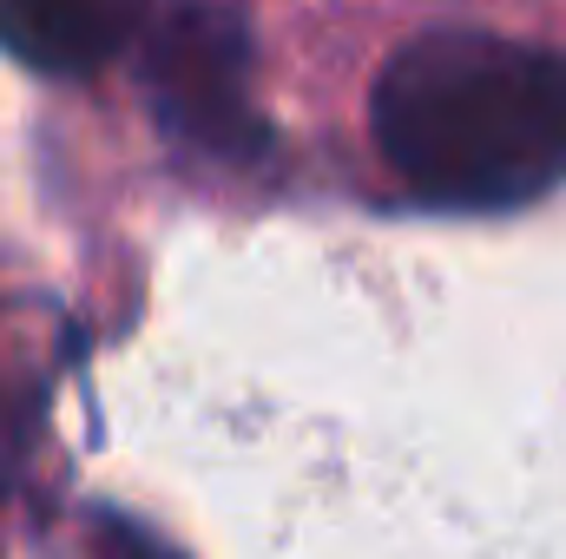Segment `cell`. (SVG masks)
I'll list each match as a JSON object with an SVG mask.
<instances>
[{"mask_svg":"<svg viewBox=\"0 0 566 559\" xmlns=\"http://www.w3.org/2000/svg\"><path fill=\"white\" fill-rule=\"evenodd\" d=\"M389 171L441 211H514L566 184V53L481 27L416 33L369 93Z\"/></svg>","mask_w":566,"mask_h":559,"instance_id":"1","label":"cell"},{"mask_svg":"<svg viewBox=\"0 0 566 559\" xmlns=\"http://www.w3.org/2000/svg\"><path fill=\"white\" fill-rule=\"evenodd\" d=\"M145 99L171 139L205 158L251 165L271 151V126L251 99V27L224 0H178L145 27Z\"/></svg>","mask_w":566,"mask_h":559,"instance_id":"2","label":"cell"},{"mask_svg":"<svg viewBox=\"0 0 566 559\" xmlns=\"http://www.w3.org/2000/svg\"><path fill=\"white\" fill-rule=\"evenodd\" d=\"M133 40L139 0H0V46L46 80H86Z\"/></svg>","mask_w":566,"mask_h":559,"instance_id":"3","label":"cell"},{"mask_svg":"<svg viewBox=\"0 0 566 559\" xmlns=\"http://www.w3.org/2000/svg\"><path fill=\"white\" fill-rule=\"evenodd\" d=\"M113 559H171L151 534H139V527H113Z\"/></svg>","mask_w":566,"mask_h":559,"instance_id":"4","label":"cell"}]
</instances>
